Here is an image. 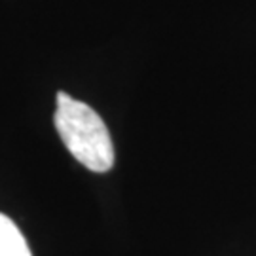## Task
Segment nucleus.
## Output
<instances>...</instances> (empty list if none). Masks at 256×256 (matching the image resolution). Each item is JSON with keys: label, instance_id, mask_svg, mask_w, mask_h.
<instances>
[{"label": "nucleus", "instance_id": "obj_1", "mask_svg": "<svg viewBox=\"0 0 256 256\" xmlns=\"http://www.w3.org/2000/svg\"><path fill=\"white\" fill-rule=\"evenodd\" d=\"M55 129L74 160L93 173H106L114 165V144L102 118L68 93H57Z\"/></svg>", "mask_w": 256, "mask_h": 256}, {"label": "nucleus", "instance_id": "obj_2", "mask_svg": "<svg viewBox=\"0 0 256 256\" xmlns=\"http://www.w3.org/2000/svg\"><path fill=\"white\" fill-rule=\"evenodd\" d=\"M0 256H32L14 220L0 212Z\"/></svg>", "mask_w": 256, "mask_h": 256}]
</instances>
